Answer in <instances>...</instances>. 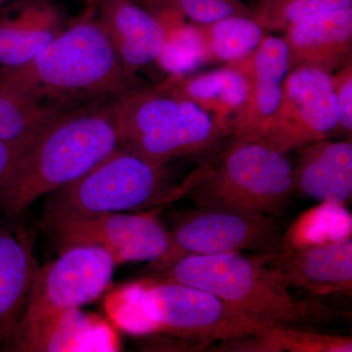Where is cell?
I'll return each instance as SVG.
<instances>
[{"instance_id":"obj_6","label":"cell","mask_w":352,"mask_h":352,"mask_svg":"<svg viewBox=\"0 0 352 352\" xmlns=\"http://www.w3.org/2000/svg\"><path fill=\"white\" fill-rule=\"evenodd\" d=\"M200 208L280 215L295 192L294 166L285 153L256 140H232L217 168L185 185Z\"/></svg>"},{"instance_id":"obj_14","label":"cell","mask_w":352,"mask_h":352,"mask_svg":"<svg viewBox=\"0 0 352 352\" xmlns=\"http://www.w3.org/2000/svg\"><path fill=\"white\" fill-rule=\"evenodd\" d=\"M10 351H119L115 326L98 314L72 308L19 331L6 346Z\"/></svg>"},{"instance_id":"obj_22","label":"cell","mask_w":352,"mask_h":352,"mask_svg":"<svg viewBox=\"0 0 352 352\" xmlns=\"http://www.w3.org/2000/svg\"><path fill=\"white\" fill-rule=\"evenodd\" d=\"M352 217L344 204L320 201L305 210L282 234V249H298L351 238Z\"/></svg>"},{"instance_id":"obj_27","label":"cell","mask_w":352,"mask_h":352,"mask_svg":"<svg viewBox=\"0 0 352 352\" xmlns=\"http://www.w3.org/2000/svg\"><path fill=\"white\" fill-rule=\"evenodd\" d=\"M175 10L196 25H208L231 16H250L252 11L240 0H173Z\"/></svg>"},{"instance_id":"obj_31","label":"cell","mask_w":352,"mask_h":352,"mask_svg":"<svg viewBox=\"0 0 352 352\" xmlns=\"http://www.w3.org/2000/svg\"><path fill=\"white\" fill-rule=\"evenodd\" d=\"M1 7H2V6H1V4H0V8H1Z\"/></svg>"},{"instance_id":"obj_11","label":"cell","mask_w":352,"mask_h":352,"mask_svg":"<svg viewBox=\"0 0 352 352\" xmlns=\"http://www.w3.org/2000/svg\"><path fill=\"white\" fill-rule=\"evenodd\" d=\"M117 266L101 248L75 245L63 250L59 258L39 267L17 332L58 312L98 300L110 288Z\"/></svg>"},{"instance_id":"obj_17","label":"cell","mask_w":352,"mask_h":352,"mask_svg":"<svg viewBox=\"0 0 352 352\" xmlns=\"http://www.w3.org/2000/svg\"><path fill=\"white\" fill-rule=\"evenodd\" d=\"M100 21L126 76L157 61L168 36V14L153 15L129 0H103Z\"/></svg>"},{"instance_id":"obj_13","label":"cell","mask_w":352,"mask_h":352,"mask_svg":"<svg viewBox=\"0 0 352 352\" xmlns=\"http://www.w3.org/2000/svg\"><path fill=\"white\" fill-rule=\"evenodd\" d=\"M266 263L279 271L289 287L307 292L311 296L351 294L352 237L265 252Z\"/></svg>"},{"instance_id":"obj_23","label":"cell","mask_w":352,"mask_h":352,"mask_svg":"<svg viewBox=\"0 0 352 352\" xmlns=\"http://www.w3.org/2000/svg\"><path fill=\"white\" fill-rule=\"evenodd\" d=\"M168 30L157 63L171 78L189 76L210 62L205 36L200 25L183 22L182 14L168 13Z\"/></svg>"},{"instance_id":"obj_9","label":"cell","mask_w":352,"mask_h":352,"mask_svg":"<svg viewBox=\"0 0 352 352\" xmlns=\"http://www.w3.org/2000/svg\"><path fill=\"white\" fill-rule=\"evenodd\" d=\"M43 226L61 251L75 245L105 250L117 265L155 263L168 247V230L154 212L44 215Z\"/></svg>"},{"instance_id":"obj_7","label":"cell","mask_w":352,"mask_h":352,"mask_svg":"<svg viewBox=\"0 0 352 352\" xmlns=\"http://www.w3.org/2000/svg\"><path fill=\"white\" fill-rule=\"evenodd\" d=\"M166 164L120 148L75 182L48 194L44 215L126 212L173 200Z\"/></svg>"},{"instance_id":"obj_30","label":"cell","mask_w":352,"mask_h":352,"mask_svg":"<svg viewBox=\"0 0 352 352\" xmlns=\"http://www.w3.org/2000/svg\"><path fill=\"white\" fill-rule=\"evenodd\" d=\"M19 1H25V0H0V4L4 6V4L8 3V2H19Z\"/></svg>"},{"instance_id":"obj_16","label":"cell","mask_w":352,"mask_h":352,"mask_svg":"<svg viewBox=\"0 0 352 352\" xmlns=\"http://www.w3.org/2000/svg\"><path fill=\"white\" fill-rule=\"evenodd\" d=\"M38 270L32 234L0 223V342L6 346L24 317Z\"/></svg>"},{"instance_id":"obj_8","label":"cell","mask_w":352,"mask_h":352,"mask_svg":"<svg viewBox=\"0 0 352 352\" xmlns=\"http://www.w3.org/2000/svg\"><path fill=\"white\" fill-rule=\"evenodd\" d=\"M168 247L147 270L162 272L183 258L282 250V232L270 215L223 208H200L182 217L168 231Z\"/></svg>"},{"instance_id":"obj_18","label":"cell","mask_w":352,"mask_h":352,"mask_svg":"<svg viewBox=\"0 0 352 352\" xmlns=\"http://www.w3.org/2000/svg\"><path fill=\"white\" fill-rule=\"evenodd\" d=\"M295 191L319 201L346 205L352 196V142L321 140L300 148Z\"/></svg>"},{"instance_id":"obj_15","label":"cell","mask_w":352,"mask_h":352,"mask_svg":"<svg viewBox=\"0 0 352 352\" xmlns=\"http://www.w3.org/2000/svg\"><path fill=\"white\" fill-rule=\"evenodd\" d=\"M289 71L314 67L332 75L351 63L352 7L315 14L289 28Z\"/></svg>"},{"instance_id":"obj_10","label":"cell","mask_w":352,"mask_h":352,"mask_svg":"<svg viewBox=\"0 0 352 352\" xmlns=\"http://www.w3.org/2000/svg\"><path fill=\"white\" fill-rule=\"evenodd\" d=\"M339 124L332 75L314 67L291 69L272 119L251 140L287 154L325 140Z\"/></svg>"},{"instance_id":"obj_29","label":"cell","mask_w":352,"mask_h":352,"mask_svg":"<svg viewBox=\"0 0 352 352\" xmlns=\"http://www.w3.org/2000/svg\"><path fill=\"white\" fill-rule=\"evenodd\" d=\"M34 142L8 143L0 141V201L7 180Z\"/></svg>"},{"instance_id":"obj_5","label":"cell","mask_w":352,"mask_h":352,"mask_svg":"<svg viewBox=\"0 0 352 352\" xmlns=\"http://www.w3.org/2000/svg\"><path fill=\"white\" fill-rule=\"evenodd\" d=\"M122 148L160 166L214 147L230 133L170 82L116 98Z\"/></svg>"},{"instance_id":"obj_24","label":"cell","mask_w":352,"mask_h":352,"mask_svg":"<svg viewBox=\"0 0 352 352\" xmlns=\"http://www.w3.org/2000/svg\"><path fill=\"white\" fill-rule=\"evenodd\" d=\"M210 62L233 63L256 50L264 38V29L250 16H231L201 25Z\"/></svg>"},{"instance_id":"obj_28","label":"cell","mask_w":352,"mask_h":352,"mask_svg":"<svg viewBox=\"0 0 352 352\" xmlns=\"http://www.w3.org/2000/svg\"><path fill=\"white\" fill-rule=\"evenodd\" d=\"M333 90L337 99L339 124L337 131L351 138L352 131V66L346 65L332 74Z\"/></svg>"},{"instance_id":"obj_25","label":"cell","mask_w":352,"mask_h":352,"mask_svg":"<svg viewBox=\"0 0 352 352\" xmlns=\"http://www.w3.org/2000/svg\"><path fill=\"white\" fill-rule=\"evenodd\" d=\"M69 109L41 105L0 91V141L8 143L34 142L58 115Z\"/></svg>"},{"instance_id":"obj_20","label":"cell","mask_w":352,"mask_h":352,"mask_svg":"<svg viewBox=\"0 0 352 352\" xmlns=\"http://www.w3.org/2000/svg\"><path fill=\"white\" fill-rule=\"evenodd\" d=\"M62 32L56 14L43 6H28L0 20V68L32 61Z\"/></svg>"},{"instance_id":"obj_1","label":"cell","mask_w":352,"mask_h":352,"mask_svg":"<svg viewBox=\"0 0 352 352\" xmlns=\"http://www.w3.org/2000/svg\"><path fill=\"white\" fill-rule=\"evenodd\" d=\"M127 78L101 21L82 20L62 30L29 63L0 68V91L72 109L126 94Z\"/></svg>"},{"instance_id":"obj_26","label":"cell","mask_w":352,"mask_h":352,"mask_svg":"<svg viewBox=\"0 0 352 352\" xmlns=\"http://www.w3.org/2000/svg\"><path fill=\"white\" fill-rule=\"evenodd\" d=\"M352 7V0H259L252 19L264 30L288 31L315 14Z\"/></svg>"},{"instance_id":"obj_12","label":"cell","mask_w":352,"mask_h":352,"mask_svg":"<svg viewBox=\"0 0 352 352\" xmlns=\"http://www.w3.org/2000/svg\"><path fill=\"white\" fill-rule=\"evenodd\" d=\"M232 64L249 82L247 102L231 122L232 140H251L279 107L289 72L288 45L284 38L264 36L251 54Z\"/></svg>"},{"instance_id":"obj_19","label":"cell","mask_w":352,"mask_h":352,"mask_svg":"<svg viewBox=\"0 0 352 352\" xmlns=\"http://www.w3.org/2000/svg\"><path fill=\"white\" fill-rule=\"evenodd\" d=\"M170 82L230 132L231 122L242 111L249 94L247 76L232 63L208 73L171 78Z\"/></svg>"},{"instance_id":"obj_21","label":"cell","mask_w":352,"mask_h":352,"mask_svg":"<svg viewBox=\"0 0 352 352\" xmlns=\"http://www.w3.org/2000/svg\"><path fill=\"white\" fill-rule=\"evenodd\" d=\"M217 351L351 352V337L312 332L307 328L270 326L236 339L223 340Z\"/></svg>"},{"instance_id":"obj_3","label":"cell","mask_w":352,"mask_h":352,"mask_svg":"<svg viewBox=\"0 0 352 352\" xmlns=\"http://www.w3.org/2000/svg\"><path fill=\"white\" fill-rule=\"evenodd\" d=\"M109 321L134 336L166 333L208 342L251 335L270 327L219 296L155 276L113 289L105 296Z\"/></svg>"},{"instance_id":"obj_4","label":"cell","mask_w":352,"mask_h":352,"mask_svg":"<svg viewBox=\"0 0 352 352\" xmlns=\"http://www.w3.org/2000/svg\"><path fill=\"white\" fill-rule=\"evenodd\" d=\"M152 276L205 289L270 325L307 328L335 316L325 305L294 295L265 254L186 256Z\"/></svg>"},{"instance_id":"obj_2","label":"cell","mask_w":352,"mask_h":352,"mask_svg":"<svg viewBox=\"0 0 352 352\" xmlns=\"http://www.w3.org/2000/svg\"><path fill=\"white\" fill-rule=\"evenodd\" d=\"M116 98L69 109L41 131L2 191L6 217L75 182L122 148Z\"/></svg>"}]
</instances>
